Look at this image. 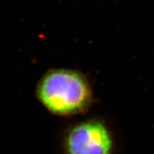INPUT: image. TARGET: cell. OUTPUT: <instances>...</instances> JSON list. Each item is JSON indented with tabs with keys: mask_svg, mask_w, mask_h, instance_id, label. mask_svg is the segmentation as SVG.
Here are the masks:
<instances>
[{
	"mask_svg": "<svg viewBox=\"0 0 154 154\" xmlns=\"http://www.w3.org/2000/svg\"><path fill=\"white\" fill-rule=\"evenodd\" d=\"M36 98L46 110L59 117L85 114L94 103V93L87 76L77 69H51L36 84Z\"/></svg>",
	"mask_w": 154,
	"mask_h": 154,
	"instance_id": "1",
	"label": "cell"
},
{
	"mask_svg": "<svg viewBox=\"0 0 154 154\" xmlns=\"http://www.w3.org/2000/svg\"><path fill=\"white\" fill-rule=\"evenodd\" d=\"M60 147L61 154H113L114 140L103 119L90 117L65 128Z\"/></svg>",
	"mask_w": 154,
	"mask_h": 154,
	"instance_id": "2",
	"label": "cell"
}]
</instances>
